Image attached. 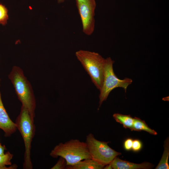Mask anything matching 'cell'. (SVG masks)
<instances>
[{"label": "cell", "instance_id": "1", "mask_svg": "<svg viewBox=\"0 0 169 169\" xmlns=\"http://www.w3.org/2000/svg\"><path fill=\"white\" fill-rule=\"evenodd\" d=\"M22 105L26 108L32 117L34 119L36 101L31 84L25 76L23 69L14 66L8 75Z\"/></svg>", "mask_w": 169, "mask_h": 169}, {"label": "cell", "instance_id": "2", "mask_svg": "<svg viewBox=\"0 0 169 169\" xmlns=\"http://www.w3.org/2000/svg\"><path fill=\"white\" fill-rule=\"evenodd\" d=\"M50 155L54 158L59 156L64 158L67 166L73 165L85 159L91 158L86 142L78 139L59 143L51 151Z\"/></svg>", "mask_w": 169, "mask_h": 169}, {"label": "cell", "instance_id": "3", "mask_svg": "<svg viewBox=\"0 0 169 169\" xmlns=\"http://www.w3.org/2000/svg\"><path fill=\"white\" fill-rule=\"evenodd\" d=\"M75 55L92 83L100 90L103 79L105 59L97 53L83 50L76 51Z\"/></svg>", "mask_w": 169, "mask_h": 169}, {"label": "cell", "instance_id": "4", "mask_svg": "<svg viewBox=\"0 0 169 169\" xmlns=\"http://www.w3.org/2000/svg\"><path fill=\"white\" fill-rule=\"evenodd\" d=\"M15 123L22 136L25 146L23 168L32 169L33 165L30 156L32 142L35 132L34 119L32 117L27 109L22 105Z\"/></svg>", "mask_w": 169, "mask_h": 169}, {"label": "cell", "instance_id": "5", "mask_svg": "<svg viewBox=\"0 0 169 169\" xmlns=\"http://www.w3.org/2000/svg\"><path fill=\"white\" fill-rule=\"evenodd\" d=\"M114 61L110 57L105 59L104 77L100 90L99 107L103 101L107 99L112 90L116 88H123L125 92L127 87L132 82L131 79L125 78L123 79H119L114 73L113 64Z\"/></svg>", "mask_w": 169, "mask_h": 169}, {"label": "cell", "instance_id": "6", "mask_svg": "<svg viewBox=\"0 0 169 169\" xmlns=\"http://www.w3.org/2000/svg\"><path fill=\"white\" fill-rule=\"evenodd\" d=\"M86 142L91 158L104 166L121 154L110 148L108 145L109 142L97 140L91 133L87 136Z\"/></svg>", "mask_w": 169, "mask_h": 169}, {"label": "cell", "instance_id": "7", "mask_svg": "<svg viewBox=\"0 0 169 169\" xmlns=\"http://www.w3.org/2000/svg\"><path fill=\"white\" fill-rule=\"evenodd\" d=\"M76 3L81 20L83 32L86 35H90L95 28V0L76 1Z\"/></svg>", "mask_w": 169, "mask_h": 169}, {"label": "cell", "instance_id": "8", "mask_svg": "<svg viewBox=\"0 0 169 169\" xmlns=\"http://www.w3.org/2000/svg\"><path fill=\"white\" fill-rule=\"evenodd\" d=\"M1 79H0V87ZM0 129L4 132V136L8 137L15 133L17 128L15 123L10 119L3 104L0 91Z\"/></svg>", "mask_w": 169, "mask_h": 169}, {"label": "cell", "instance_id": "9", "mask_svg": "<svg viewBox=\"0 0 169 169\" xmlns=\"http://www.w3.org/2000/svg\"><path fill=\"white\" fill-rule=\"evenodd\" d=\"M110 164L114 169H149L152 168L154 165L148 162H144L136 164L122 160L117 156Z\"/></svg>", "mask_w": 169, "mask_h": 169}, {"label": "cell", "instance_id": "10", "mask_svg": "<svg viewBox=\"0 0 169 169\" xmlns=\"http://www.w3.org/2000/svg\"><path fill=\"white\" fill-rule=\"evenodd\" d=\"M104 166L99 163L92 158L81 160L72 165L67 166V169H102Z\"/></svg>", "mask_w": 169, "mask_h": 169}, {"label": "cell", "instance_id": "11", "mask_svg": "<svg viewBox=\"0 0 169 169\" xmlns=\"http://www.w3.org/2000/svg\"><path fill=\"white\" fill-rule=\"evenodd\" d=\"M164 150L161 159L156 169H169V139L167 137L164 142Z\"/></svg>", "mask_w": 169, "mask_h": 169}, {"label": "cell", "instance_id": "12", "mask_svg": "<svg viewBox=\"0 0 169 169\" xmlns=\"http://www.w3.org/2000/svg\"><path fill=\"white\" fill-rule=\"evenodd\" d=\"M113 117L116 122L122 124L125 128H129L132 131L134 118L130 115L115 113Z\"/></svg>", "mask_w": 169, "mask_h": 169}, {"label": "cell", "instance_id": "13", "mask_svg": "<svg viewBox=\"0 0 169 169\" xmlns=\"http://www.w3.org/2000/svg\"><path fill=\"white\" fill-rule=\"evenodd\" d=\"M133 131H143L151 135H156L157 134V132L148 127L144 120L136 117L134 118Z\"/></svg>", "mask_w": 169, "mask_h": 169}, {"label": "cell", "instance_id": "14", "mask_svg": "<svg viewBox=\"0 0 169 169\" xmlns=\"http://www.w3.org/2000/svg\"><path fill=\"white\" fill-rule=\"evenodd\" d=\"M13 155L9 151H7L2 156H0V169H14L13 165H12L9 167H6V166L10 165L12 163L11 161L13 158Z\"/></svg>", "mask_w": 169, "mask_h": 169}, {"label": "cell", "instance_id": "15", "mask_svg": "<svg viewBox=\"0 0 169 169\" xmlns=\"http://www.w3.org/2000/svg\"><path fill=\"white\" fill-rule=\"evenodd\" d=\"M8 10L6 6L0 3V24L5 26L9 18Z\"/></svg>", "mask_w": 169, "mask_h": 169}, {"label": "cell", "instance_id": "16", "mask_svg": "<svg viewBox=\"0 0 169 169\" xmlns=\"http://www.w3.org/2000/svg\"><path fill=\"white\" fill-rule=\"evenodd\" d=\"M66 166V162L65 159L61 157H60L57 163L51 169H65Z\"/></svg>", "mask_w": 169, "mask_h": 169}, {"label": "cell", "instance_id": "17", "mask_svg": "<svg viewBox=\"0 0 169 169\" xmlns=\"http://www.w3.org/2000/svg\"><path fill=\"white\" fill-rule=\"evenodd\" d=\"M142 147V144L139 140L136 139L133 141L132 149L136 152L140 151Z\"/></svg>", "mask_w": 169, "mask_h": 169}, {"label": "cell", "instance_id": "18", "mask_svg": "<svg viewBox=\"0 0 169 169\" xmlns=\"http://www.w3.org/2000/svg\"><path fill=\"white\" fill-rule=\"evenodd\" d=\"M133 141V140L130 138L125 140L124 143V147L125 150L129 151L132 149Z\"/></svg>", "mask_w": 169, "mask_h": 169}, {"label": "cell", "instance_id": "19", "mask_svg": "<svg viewBox=\"0 0 169 169\" xmlns=\"http://www.w3.org/2000/svg\"><path fill=\"white\" fill-rule=\"evenodd\" d=\"M6 150L4 145H2L0 143V156H2L5 154L4 151Z\"/></svg>", "mask_w": 169, "mask_h": 169}, {"label": "cell", "instance_id": "20", "mask_svg": "<svg viewBox=\"0 0 169 169\" xmlns=\"http://www.w3.org/2000/svg\"><path fill=\"white\" fill-rule=\"evenodd\" d=\"M65 0H57L58 2V3H61L64 2ZM76 1H82L84 0H75Z\"/></svg>", "mask_w": 169, "mask_h": 169}]
</instances>
